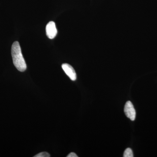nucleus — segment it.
<instances>
[{"instance_id": "f257e3e1", "label": "nucleus", "mask_w": 157, "mask_h": 157, "mask_svg": "<svg viewBox=\"0 0 157 157\" xmlns=\"http://www.w3.org/2000/svg\"><path fill=\"white\" fill-rule=\"evenodd\" d=\"M11 56L13 63L15 67L20 72H24L26 70L27 66L25 60L21 53V48L19 42H15L11 47Z\"/></svg>"}, {"instance_id": "20e7f679", "label": "nucleus", "mask_w": 157, "mask_h": 157, "mask_svg": "<svg viewBox=\"0 0 157 157\" xmlns=\"http://www.w3.org/2000/svg\"><path fill=\"white\" fill-rule=\"evenodd\" d=\"M62 67L63 70L64 71L65 73L69 78L75 81L76 79V74L75 70H74L73 67L67 63H64L62 65Z\"/></svg>"}, {"instance_id": "39448f33", "label": "nucleus", "mask_w": 157, "mask_h": 157, "mask_svg": "<svg viewBox=\"0 0 157 157\" xmlns=\"http://www.w3.org/2000/svg\"><path fill=\"white\" fill-rule=\"evenodd\" d=\"M124 157H133V151L130 148H127L125 150L124 153Z\"/></svg>"}, {"instance_id": "423d86ee", "label": "nucleus", "mask_w": 157, "mask_h": 157, "mask_svg": "<svg viewBox=\"0 0 157 157\" xmlns=\"http://www.w3.org/2000/svg\"><path fill=\"white\" fill-rule=\"evenodd\" d=\"M35 157H50V155L47 152H42L34 156Z\"/></svg>"}, {"instance_id": "7ed1b4c3", "label": "nucleus", "mask_w": 157, "mask_h": 157, "mask_svg": "<svg viewBox=\"0 0 157 157\" xmlns=\"http://www.w3.org/2000/svg\"><path fill=\"white\" fill-rule=\"evenodd\" d=\"M46 33L47 37L50 39H53L56 36L57 30L54 21H50L46 25Z\"/></svg>"}, {"instance_id": "f03ea898", "label": "nucleus", "mask_w": 157, "mask_h": 157, "mask_svg": "<svg viewBox=\"0 0 157 157\" xmlns=\"http://www.w3.org/2000/svg\"><path fill=\"white\" fill-rule=\"evenodd\" d=\"M124 111L127 117L131 120L135 121L136 118V111L131 101H127L125 105Z\"/></svg>"}, {"instance_id": "0eeeda50", "label": "nucleus", "mask_w": 157, "mask_h": 157, "mask_svg": "<svg viewBox=\"0 0 157 157\" xmlns=\"http://www.w3.org/2000/svg\"><path fill=\"white\" fill-rule=\"evenodd\" d=\"M67 157H78V156L75 153L71 152L67 156Z\"/></svg>"}]
</instances>
